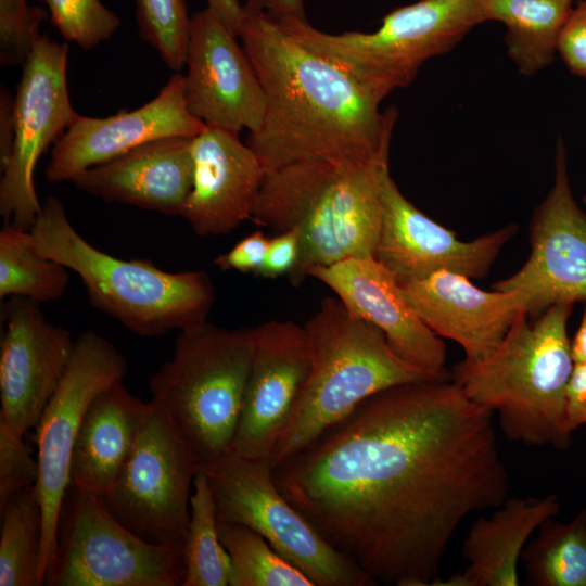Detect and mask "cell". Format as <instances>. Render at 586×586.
Listing matches in <instances>:
<instances>
[{
	"instance_id": "cell-1",
	"label": "cell",
	"mask_w": 586,
	"mask_h": 586,
	"mask_svg": "<svg viewBox=\"0 0 586 586\" xmlns=\"http://www.w3.org/2000/svg\"><path fill=\"white\" fill-rule=\"evenodd\" d=\"M272 476L327 543L396 586L434 585L461 522L510 486L493 412L451 378L368 397Z\"/></svg>"
},
{
	"instance_id": "cell-2",
	"label": "cell",
	"mask_w": 586,
	"mask_h": 586,
	"mask_svg": "<svg viewBox=\"0 0 586 586\" xmlns=\"http://www.w3.org/2000/svg\"><path fill=\"white\" fill-rule=\"evenodd\" d=\"M238 37L265 94L262 125L247 142L265 174L308 160H388L396 109L381 112L379 98L264 13L243 10Z\"/></svg>"
},
{
	"instance_id": "cell-3",
	"label": "cell",
	"mask_w": 586,
	"mask_h": 586,
	"mask_svg": "<svg viewBox=\"0 0 586 586\" xmlns=\"http://www.w3.org/2000/svg\"><path fill=\"white\" fill-rule=\"evenodd\" d=\"M572 308L555 304L534 322L522 309L487 358L462 359L450 371L473 403L497 413L510 441L559 450L571 445L566 397L575 362L566 324Z\"/></svg>"
},
{
	"instance_id": "cell-4",
	"label": "cell",
	"mask_w": 586,
	"mask_h": 586,
	"mask_svg": "<svg viewBox=\"0 0 586 586\" xmlns=\"http://www.w3.org/2000/svg\"><path fill=\"white\" fill-rule=\"evenodd\" d=\"M30 232L40 254L78 275L95 308L140 336L202 322L214 304L215 289L206 272H168L148 259L112 256L78 233L55 198L41 205Z\"/></svg>"
},
{
	"instance_id": "cell-5",
	"label": "cell",
	"mask_w": 586,
	"mask_h": 586,
	"mask_svg": "<svg viewBox=\"0 0 586 586\" xmlns=\"http://www.w3.org/2000/svg\"><path fill=\"white\" fill-rule=\"evenodd\" d=\"M304 328L309 369L292 419L270 458L273 468L308 447L368 397L404 383L451 378L400 359L380 329L352 315L336 296L323 298Z\"/></svg>"
},
{
	"instance_id": "cell-6",
	"label": "cell",
	"mask_w": 586,
	"mask_h": 586,
	"mask_svg": "<svg viewBox=\"0 0 586 586\" xmlns=\"http://www.w3.org/2000/svg\"><path fill=\"white\" fill-rule=\"evenodd\" d=\"M254 349V328L207 320L182 330L174 353L149 379L152 398L171 413L199 464L232 449Z\"/></svg>"
},
{
	"instance_id": "cell-7",
	"label": "cell",
	"mask_w": 586,
	"mask_h": 586,
	"mask_svg": "<svg viewBox=\"0 0 586 586\" xmlns=\"http://www.w3.org/2000/svg\"><path fill=\"white\" fill-rule=\"evenodd\" d=\"M276 23L383 101L409 85L428 60L449 52L485 21L477 0H418L391 11L372 33L327 34L297 17Z\"/></svg>"
},
{
	"instance_id": "cell-8",
	"label": "cell",
	"mask_w": 586,
	"mask_h": 586,
	"mask_svg": "<svg viewBox=\"0 0 586 586\" xmlns=\"http://www.w3.org/2000/svg\"><path fill=\"white\" fill-rule=\"evenodd\" d=\"M205 474L217 520L249 526L315 586H374L367 573L334 549L275 484L270 458L253 459L232 451L199 464Z\"/></svg>"
},
{
	"instance_id": "cell-9",
	"label": "cell",
	"mask_w": 586,
	"mask_h": 586,
	"mask_svg": "<svg viewBox=\"0 0 586 586\" xmlns=\"http://www.w3.org/2000/svg\"><path fill=\"white\" fill-rule=\"evenodd\" d=\"M196 456L164 405L151 399L135 447L112 491L99 498L141 539L183 552Z\"/></svg>"
},
{
	"instance_id": "cell-10",
	"label": "cell",
	"mask_w": 586,
	"mask_h": 586,
	"mask_svg": "<svg viewBox=\"0 0 586 586\" xmlns=\"http://www.w3.org/2000/svg\"><path fill=\"white\" fill-rule=\"evenodd\" d=\"M184 576L182 551L141 539L98 497L68 486L44 585L182 586Z\"/></svg>"
},
{
	"instance_id": "cell-11",
	"label": "cell",
	"mask_w": 586,
	"mask_h": 586,
	"mask_svg": "<svg viewBox=\"0 0 586 586\" xmlns=\"http://www.w3.org/2000/svg\"><path fill=\"white\" fill-rule=\"evenodd\" d=\"M128 364L104 336L86 331L75 339L62 380L36 429L39 476L36 489L42 511L39 582L44 585L56 547V532L69 486V464L82 417L98 393L123 381Z\"/></svg>"
},
{
	"instance_id": "cell-12",
	"label": "cell",
	"mask_w": 586,
	"mask_h": 586,
	"mask_svg": "<svg viewBox=\"0 0 586 586\" xmlns=\"http://www.w3.org/2000/svg\"><path fill=\"white\" fill-rule=\"evenodd\" d=\"M66 43L41 35L23 65L15 94V141L0 181L4 222L30 230L41 211L34 186L36 164L79 114L67 88Z\"/></svg>"
},
{
	"instance_id": "cell-13",
	"label": "cell",
	"mask_w": 586,
	"mask_h": 586,
	"mask_svg": "<svg viewBox=\"0 0 586 586\" xmlns=\"http://www.w3.org/2000/svg\"><path fill=\"white\" fill-rule=\"evenodd\" d=\"M530 244L525 264L492 289L519 295L528 316L559 303L586 302V214L571 190L561 138L553 184L530 221Z\"/></svg>"
},
{
	"instance_id": "cell-14",
	"label": "cell",
	"mask_w": 586,
	"mask_h": 586,
	"mask_svg": "<svg viewBox=\"0 0 586 586\" xmlns=\"http://www.w3.org/2000/svg\"><path fill=\"white\" fill-rule=\"evenodd\" d=\"M237 37L208 8L191 15L183 95L190 114L207 127L252 133L262 125L265 94Z\"/></svg>"
},
{
	"instance_id": "cell-15",
	"label": "cell",
	"mask_w": 586,
	"mask_h": 586,
	"mask_svg": "<svg viewBox=\"0 0 586 586\" xmlns=\"http://www.w3.org/2000/svg\"><path fill=\"white\" fill-rule=\"evenodd\" d=\"M383 216L374 258L402 285L440 270L469 279L485 277L500 250L518 231L517 225L462 241L419 211L392 179L382 188Z\"/></svg>"
},
{
	"instance_id": "cell-16",
	"label": "cell",
	"mask_w": 586,
	"mask_h": 586,
	"mask_svg": "<svg viewBox=\"0 0 586 586\" xmlns=\"http://www.w3.org/2000/svg\"><path fill=\"white\" fill-rule=\"evenodd\" d=\"M39 304L11 296L2 307L0 418L23 436L37 426L75 343L67 329L46 319Z\"/></svg>"
},
{
	"instance_id": "cell-17",
	"label": "cell",
	"mask_w": 586,
	"mask_h": 586,
	"mask_svg": "<svg viewBox=\"0 0 586 586\" xmlns=\"http://www.w3.org/2000/svg\"><path fill=\"white\" fill-rule=\"evenodd\" d=\"M309 362L304 326L273 319L254 327L251 372L232 453L271 458L292 419Z\"/></svg>"
},
{
	"instance_id": "cell-18",
	"label": "cell",
	"mask_w": 586,
	"mask_h": 586,
	"mask_svg": "<svg viewBox=\"0 0 586 586\" xmlns=\"http://www.w3.org/2000/svg\"><path fill=\"white\" fill-rule=\"evenodd\" d=\"M206 127L190 114L183 75L174 74L144 105L107 117L79 115L55 141L46 169L49 182L73 181L86 169L111 161L146 142L194 138Z\"/></svg>"
},
{
	"instance_id": "cell-19",
	"label": "cell",
	"mask_w": 586,
	"mask_h": 586,
	"mask_svg": "<svg viewBox=\"0 0 586 586\" xmlns=\"http://www.w3.org/2000/svg\"><path fill=\"white\" fill-rule=\"evenodd\" d=\"M347 310L380 329L404 361L432 374H449L446 347L407 302L395 277L374 257L346 259L308 272Z\"/></svg>"
},
{
	"instance_id": "cell-20",
	"label": "cell",
	"mask_w": 586,
	"mask_h": 586,
	"mask_svg": "<svg viewBox=\"0 0 586 586\" xmlns=\"http://www.w3.org/2000/svg\"><path fill=\"white\" fill-rule=\"evenodd\" d=\"M238 135L206 126L192 139L193 182L180 216L198 235L228 234L252 218L265 171Z\"/></svg>"
},
{
	"instance_id": "cell-21",
	"label": "cell",
	"mask_w": 586,
	"mask_h": 586,
	"mask_svg": "<svg viewBox=\"0 0 586 586\" xmlns=\"http://www.w3.org/2000/svg\"><path fill=\"white\" fill-rule=\"evenodd\" d=\"M400 286L420 319L438 336L457 342L471 362L487 358L524 309L515 293L485 291L447 270Z\"/></svg>"
},
{
	"instance_id": "cell-22",
	"label": "cell",
	"mask_w": 586,
	"mask_h": 586,
	"mask_svg": "<svg viewBox=\"0 0 586 586\" xmlns=\"http://www.w3.org/2000/svg\"><path fill=\"white\" fill-rule=\"evenodd\" d=\"M192 139L173 137L146 142L86 169L72 182L107 202L180 215L193 182Z\"/></svg>"
},
{
	"instance_id": "cell-23",
	"label": "cell",
	"mask_w": 586,
	"mask_h": 586,
	"mask_svg": "<svg viewBox=\"0 0 586 586\" xmlns=\"http://www.w3.org/2000/svg\"><path fill=\"white\" fill-rule=\"evenodd\" d=\"M145 403L117 381L89 404L73 447L69 485L98 498L109 494L148 417Z\"/></svg>"
},
{
	"instance_id": "cell-24",
	"label": "cell",
	"mask_w": 586,
	"mask_h": 586,
	"mask_svg": "<svg viewBox=\"0 0 586 586\" xmlns=\"http://www.w3.org/2000/svg\"><path fill=\"white\" fill-rule=\"evenodd\" d=\"M560 511L553 494L544 498L506 499L489 517L479 518L462 545L468 566L440 586H517L518 564L532 534Z\"/></svg>"
},
{
	"instance_id": "cell-25",
	"label": "cell",
	"mask_w": 586,
	"mask_h": 586,
	"mask_svg": "<svg viewBox=\"0 0 586 586\" xmlns=\"http://www.w3.org/2000/svg\"><path fill=\"white\" fill-rule=\"evenodd\" d=\"M485 22L506 28L505 44L518 72L532 76L550 65L574 0H477Z\"/></svg>"
},
{
	"instance_id": "cell-26",
	"label": "cell",
	"mask_w": 586,
	"mask_h": 586,
	"mask_svg": "<svg viewBox=\"0 0 586 586\" xmlns=\"http://www.w3.org/2000/svg\"><path fill=\"white\" fill-rule=\"evenodd\" d=\"M521 558L531 585L586 586V510L568 523L547 519Z\"/></svg>"
},
{
	"instance_id": "cell-27",
	"label": "cell",
	"mask_w": 586,
	"mask_h": 586,
	"mask_svg": "<svg viewBox=\"0 0 586 586\" xmlns=\"http://www.w3.org/2000/svg\"><path fill=\"white\" fill-rule=\"evenodd\" d=\"M67 268L37 251L30 230L4 222L0 231V297L24 296L38 303L61 297Z\"/></svg>"
},
{
	"instance_id": "cell-28",
	"label": "cell",
	"mask_w": 586,
	"mask_h": 586,
	"mask_svg": "<svg viewBox=\"0 0 586 586\" xmlns=\"http://www.w3.org/2000/svg\"><path fill=\"white\" fill-rule=\"evenodd\" d=\"M0 514V586L40 585L42 511L36 485L14 494Z\"/></svg>"
},
{
	"instance_id": "cell-29",
	"label": "cell",
	"mask_w": 586,
	"mask_h": 586,
	"mask_svg": "<svg viewBox=\"0 0 586 586\" xmlns=\"http://www.w3.org/2000/svg\"><path fill=\"white\" fill-rule=\"evenodd\" d=\"M193 488L182 586H229L230 558L219 538L216 504L203 472L198 471Z\"/></svg>"
},
{
	"instance_id": "cell-30",
	"label": "cell",
	"mask_w": 586,
	"mask_h": 586,
	"mask_svg": "<svg viewBox=\"0 0 586 586\" xmlns=\"http://www.w3.org/2000/svg\"><path fill=\"white\" fill-rule=\"evenodd\" d=\"M217 527L230 558L229 586H315L254 530L220 520Z\"/></svg>"
},
{
	"instance_id": "cell-31",
	"label": "cell",
	"mask_w": 586,
	"mask_h": 586,
	"mask_svg": "<svg viewBox=\"0 0 586 586\" xmlns=\"http://www.w3.org/2000/svg\"><path fill=\"white\" fill-rule=\"evenodd\" d=\"M140 37L173 71L184 66L190 18L184 0H135Z\"/></svg>"
},
{
	"instance_id": "cell-32",
	"label": "cell",
	"mask_w": 586,
	"mask_h": 586,
	"mask_svg": "<svg viewBox=\"0 0 586 586\" xmlns=\"http://www.w3.org/2000/svg\"><path fill=\"white\" fill-rule=\"evenodd\" d=\"M47 4L51 21L62 37L84 50L110 39L120 18L100 0H39Z\"/></svg>"
},
{
	"instance_id": "cell-33",
	"label": "cell",
	"mask_w": 586,
	"mask_h": 586,
	"mask_svg": "<svg viewBox=\"0 0 586 586\" xmlns=\"http://www.w3.org/2000/svg\"><path fill=\"white\" fill-rule=\"evenodd\" d=\"M42 9L27 0H0V64L24 65L40 35Z\"/></svg>"
},
{
	"instance_id": "cell-34",
	"label": "cell",
	"mask_w": 586,
	"mask_h": 586,
	"mask_svg": "<svg viewBox=\"0 0 586 586\" xmlns=\"http://www.w3.org/2000/svg\"><path fill=\"white\" fill-rule=\"evenodd\" d=\"M38 476L31 447L0 418V511L14 494L36 485Z\"/></svg>"
},
{
	"instance_id": "cell-35",
	"label": "cell",
	"mask_w": 586,
	"mask_h": 586,
	"mask_svg": "<svg viewBox=\"0 0 586 586\" xmlns=\"http://www.w3.org/2000/svg\"><path fill=\"white\" fill-rule=\"evenodd\" d=\"M557 53L572 74L586 78V0L573 5L560 33Z\"/></svg>"
},
{
	"instance_id": "cell-36",
	"label": "cell",
	"mask_w": 586,
	"mask_h": 586,
	"mask_svg": "<svg viewBox=\"0 0 586 586\" xmlns=\"http://www.w3.org/2000/svg\"><path fill=\"white\" fill-rule=\"evenodd\" d=\"M300 253V232L296 228L279 232L269 239L263 264L255 276L276 279L289 276L294 269Z\"/></svg>"
},
{
	"instance_id": "cell-37",
	"label": "cell",
	"mask_w": 586,
	"mask_h": 586,
	"mask_svg": "<svg viewBox=\"0 0 586 586\" xmlns=\"http://www.w3.org/2000/svg\"><path fill=\"white\" fill-rule=\"evenodd\" d=\"M269 239L262 231H254L228 252L217 256L214 264L221 270L255 275L263 264Z\"/></svg>"
},
{
	"instance_id": "cell-38",
	"label": "cell",
	"mask_w": 586,
	"mask_h": 586,
	"mask_svg": "<svg viewBox=\"0 0 586 586\" xmlns=\"http://www.w3.org/2000/svg\"><path fill=\"white\" fill-rule=\"evenodd\" d=\"M586 424V364H575L566 397V425L573 432Z\"/></svg>"
},
{
	"instance_id": "cell-39",
	"label": "cell",
	"mask_w": 586,
	"mask_h": 586,
	"mask_svg": "<svg viewBox=\"0 0 586 586\" xmlns=\"http://www.w3.org/2000/svg\"><path fill=\"white\" fill-rule=\"evenodd\" d=\"M15 95L4 86L0 89V167L9 164L15 141Z\"/></svg>"
},
{
	"instance_id": "cell-40",
	"label": "cell",
	"mask_w": 586,
	"mask_h": 586,
	"mask_svg": "<svg viewBox=\"0 0 586 586\" xmlns=\"http://www.w3.org/2000/svg\"><path fill=\"white\" fill-rule=\"evenodd\" d=\"M243 10L264 13L275 21L289 17L306 20L303 0H245Z\"/></svg>"
},
{
	"instance_id": "cell-41",
	"label": "cell",
	"mask_w": 586,
	"mask_h": 586,
	"mask_svg": "<svg viewBox=\"0 0 586 586\" xmlns=\"http://www.w3.org/2000/svg\"><path fill=\"white\" fill-rule=\"evenodd\" d=\"M207 8L238 36L239 26L243 15V5H241L238 0H207Z\"/></svg>"
},
{
	"instance_id": "cell-42",
	"label": "cell",
	"mask_w": 586,
	"mask_h": 586,
	"mask_svg": "<svg viewBox=\"0 0 586 586\" xmlns=\"http://www.w3.org/2000/svg\"><path fill=\"white\" fill-rule=\"evenodd\" d=\"M571 352L575 364H586V306L581 326L571 342Z\"/></svg>"
},
{
	"instance_id": "cell-43",
	"label": "cell",
	"mask_w": 586,
	"mask_h": 586,
	"mask_svg": "<svg viewBox=\"0 0 586 586\" xmlns=\"http://www.w3.org/2000/svg\"><path fill=\"white\" fill-rule=\"evenodd\" d=\"M583 201H584V203L586 204V195L584 196Z\"/></svg>"
}]
</instances>
